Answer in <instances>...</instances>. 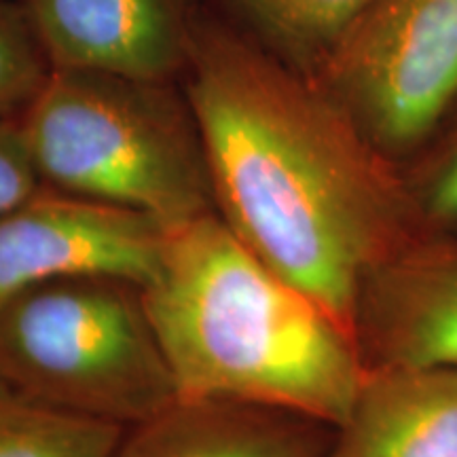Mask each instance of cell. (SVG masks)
I'll return each mask as SVG.
<instances>
[{"label": "cell", "mask_w": 457, "mask_h": 457, "mask_svg": "<svg viewBox=\"0 0 457 457\" xmlns=\"http://www.w3.org/2000/svg\"><path fill=\"white\" fill-rule=\"evenodd\" d=\"M182 85L202 123L216 214L352 333L367 273L430 233L403 170L316 83L208 7Z\"/></svg>", "instance_id": "cell-1"}, {"label": "cell", "mask_w": 457, "mask_h": 457, "mask_svg": "<svg viewBox=\"0 0 457 457\" xmlns=\"http://www.w3.org/2000/svg\"><path fill=\"white\" fill-rule=\"evenodd\" d=\"M145 299L180 398L350 415L367 375L352 333L219 214L170 228Z\"/></svg>", "instance_id": "cell-2"}, {"label": "cell", "mask_w": 457, "mask_h": 457, "mask_svg": "<svg viewBox=\"0 0 457 457\" xmlns=\"http://www.w3.org/2000/svg\"><path fill=\"white\" fill-rule=\"evenodd\" d=\"M17 123L43 187L168 231L216 214L202 123L182 81L51 68Z\"/></svg>", "instance_id": "cell-3"}, {"label": "cell", "mask_w": 457, "mask_h": 457, "mask_svg": "<svg viewBox=\"0 0 457 457\" xmlns=\"http://www.w3.org/2000/svg\"><path fill=\"white\" fill-rule=\"evenodd\" d=\"M0 379L15 396L131 428L180 398L145 286L71 276L0 305Z\"/></svg>", "instance_id": "cell-4"}, {"label": "cell", "mask_w": 457, "mask_h": 457, "mask_svg": "<svg viewBox=\"0 0 457 457\" xmlns=\"http://www.w3.org/2000/svg\"><path fill=\"white\" fill-rule=\"evenodd\" d=\"M316 85L403 170L457 112V0H373Z\"/></svg>", "instance_id": "cell-5"}, {"label": "cell", "mask_w": 457, "mask_h": 457, "mask_svg": "<svg viewBox=\"0 0 457 457\" xmlns=\"http://www.w3.org/2000/svg\"><path fill=\"white\" fill-rule=\"evenodd\" d=\"M168 228L145 214L41 187L0 212V305L71 276H117L146 286Z\"/></svg>", "instance_id": "cell-6"}, {"label": "cell", "mask_w": 457, "mask_h": 457, "mask_svg": "<svg viewBox=\"0 0 457 457\" xmlns=\"http://www.w3.org/2000/svg\"><path fill=\"white\" fill-rule=\"evenodd\" d=\"M352 333L364 369H457V237L424 233L370 270Z\"/></svg>", "instance_id": "cell-7"}, {"label": "cell", "mask_w": 457, "mask_h": 457, "mask_svg": "<svg viewBox=\"0 0 457 457\" xmlns=\"http://www.w3.org/2000/svg\"><path fill=\"white\" fill-rule=\"evenodd\" d=\"M51 68L182 81L204 0H20Z\"/></svg>", "instance_id": "cell-8"}, {"label": "cell", "mask_w": 457, "mask_h": 457, "mask_svg": "<svg viewBox=\"0 0 457 457\" xmlns=\"http://www.w3.org/2000/svg\"><path fill=\"white\" fill-rule=\"evenodd\" d=\"M337 428L265 404L179 398L125 430L112 457H324Z\"/></svg>", "instance_id": "cell-9"}, {"label": "cell", "mask_w": 457, "mask_h": 457, "mask_svg": "<svg viewBox=\"0 0 457 457\" xmlns=\"http://www.w3.org/2000/svg\"><path fill=\"white\" fill-rule=\"evenodd\" d=\"M324 457H457V369H367Z\"/></svg>", "instance_id": "cell-10"}, {"label": "cell", "mask_w": 457, "mask_h": 457, "mask_svg": "<svg viewBox=\"0 0 457 457\" xmlns=\"http://www.w3.org/2000/svg\"><path fill=\"white\" fill-rule=\"evenodd\" d=\"M239 37L316 83L373 0H204Z\"/></svg>", "instance_id": "cell-11"}, {"label": "cell", "mask_w": 457, "mask_h": 457, "mask_svg": "<svg viewBox=\"0 0 457 457\" xmlns=\"http://www.w3.org/2000/svg\"><path fill=\"white\" fill-rule=\"evenodd\" d=\"M128 428L0 396V457H112Z\"/></svg>", "instance_id": "cell-12"}, {"label": "cell", "mask_w": 457, "mask_h": 457, "mask_svg": "<svg viewBox=\"0 0 457 457\" xmlns=\"http://www.w3.org/2000/svg\"><path fill=\"white\" fill-rule=\"evenodd\" d=\"M426 228L457 237V112L403 168Z\"/></svg>", "instance_id": "cell-13"}, {"label": "cell", "mask_w": 457, "mask_h": 457, "mask_svg": "<svg viewBox=\"0 0 457 457\" xmlns=\"http://www.w3.org/2000/svg\"><path fill=\"white\" fill-rule=\"evenodd\" d=\"M51 64L20 0H0V119H17L43 87Z\"/></svg>", "instance_id": "cell-14"}, {"label": "cell", "mask_w": 457, "mask_h": 457, "mask_svg": "<svg viewBox=\"0 0 457 457\" xmlns=\"http://www.w3.org/2000/svg\"><path fill=\"white\" fill-rule=\"evenodd\" d=\"M41 187L17 119H0V212Z\"/></svg>", "instance_id": "cell-15"}, {"label": "cell", "mask_w": 457, "mask_h": 457, "mask_svg": "<svg viewBox=\"0 0 457 457\" xmlns=\"http://www.w3.org/2000/svg\"><path fill=\"white\" fill-rule=\"evenodd\" d=\"M4 394H9V387L3 384V379H0V396H4Z\"/></svg>", "instance_id": "cell-16"}]
</instances>
